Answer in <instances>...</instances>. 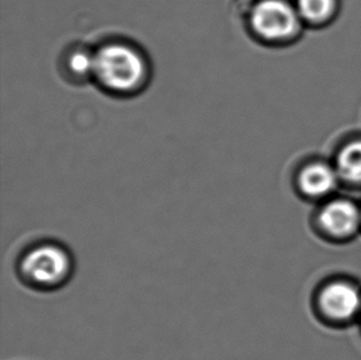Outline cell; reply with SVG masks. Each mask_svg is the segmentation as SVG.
I'll return each mask as SVG.
<instances>
[{"instance_id": "3957f363", "label": "cell", "mask_w": 361, "mask_h": 360, "mask_svg": "<svg viewBox=\"0 0 361 360\" xmlns=\"http://www.w3.org/2000/svg\"><path fill=\"white\" fill-rule=\"evenodd\" d=\"M249 25L259 39L280 41L295 34L298 13L283 0H260L250 11Z\"/></svg>"}, {"instance_id": "277c9868", "label": "cell", "mask_w": 361, "mask_h": 360, "mask_svg": "<svg viewBox=\"0 0 361 360\" xmlns=\"http://www.w3.org/2000/svg\"><path fill=\"white\" fill-rule=\"evenodd\" d=\"M319 301L328 316L337 320H347L359 310L360 295L350 284L332 282L324 287Z\"/></svg>"}, {"instance_id": "5b68a950", "label": "cell", "mask_w": 361, "mask_h": 360, "mask_svg": "<svg viewBox=\"0 0 361 360\" xmlns=\"http://www.w3.org/2000/svg\"><path fill=\"white\" fill-rule=\"evenodd\" d=\"M319 221L328 234L347 237L357 231L360 224L361 214L352 201L337 200L323 209Z\"/></svg>"}, {"instance_id": "9c48e42d", "label": "cell", "mask_w": 361, "mask_h": 360, "mask_svg": "<svg viewBox=\"0 0 361 360\" xmlns=\"http://www.w3.org/2000/svg\"><path fill=\"white\" fill-rule=\"evenodd\" d=\"M334 0H298V11L310 21H321L334 9Z\"/></svg>"}, {"instance_id": "ba28073f", "label": "cell", "mask_w": 361, "mask_h": 360, "mask_svg": "<svg viewBox=\"0 0 361 360\" xmlns=\"http://www.w3.org/2000/svg\"><path fill=\"white\" fill-rule=\"evenodd\" d=\"M338 169L343 178L353 181H361V141L345 147L338 158Z\"/></svg>"}, {"instance_id": "52a82bcc", "label": "cell", "mask_w": 361, "mask_h": 360, "mask_svg": "<svg viewBox=\"0 0 361 360\" xmlns=\"http://www.w3.org/2000/svg\"><path fill=\"white\" fill-rule=\"evenodd\" d=\"M64 68L69 77L84 80L94 77V64H95V52H92L84 47H75L68 51L64 57Z\"/></svg>"}, {"instance_id": "6da1fadb", "label": "cell", "mask_w": 361, "mask_h": 360, "mask_svg": "<svg viewBox=\"0 0 361 360\" xmlns=\"http://www.w3.org/2000/svg\"><path fill=\"white\" fill-rule=\"evenodd\" d=\"M93 78L111 94L133 95L146 87L149 66L146 56L137 46L113 41L95 51Z\"/></svg>"}, {"instance_id": "7a4b0ae2", "label": "cell", "mask_w": 361, "mask_h": 360, "mask_svg": "<svg viewBox=\"0 0 361 360\" xmlns=\"http://www.w3.org/2000/svg\"><path fill=\"white\" fill-rule=\"evenodd\" d=\"M18 269L20 277L29 287L42 292L57 290L73 275V256L63 244L44 241L21 254Z\"/></svg>"}, {"instance_id": "8992f818", "label": "cell", "mask_w": 361, "mask_h": 360, "mask_svg": "<svg viewBox=\"0 0 361 360\" xmlns=\"http://www.w3.org/2000/svg\"><path fill=\"white\" fill-rule=\"evenodd\" d=\"M337 184V174L331 167L317 163L303 169L300 186L310 196H323L331 193Z\"/></svg>"}]
</instances>
